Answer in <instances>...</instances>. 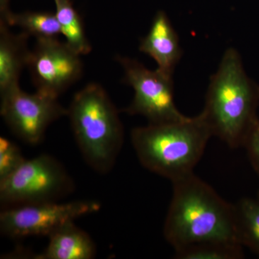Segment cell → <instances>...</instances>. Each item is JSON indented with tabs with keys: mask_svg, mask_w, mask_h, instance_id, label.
<instances>
[{
	"mask_svg": "<svg viewBox=\"0 0 259 259\" xmlns=\"http://www.w3.org/2000/svg\"><path fill=\"white\" fill-rule=\"evenodd\" d=\"M172 185L163 235L175 250L209 242L242 245L235 204L224 200L194 174Z\"/></svg>",
	"mask_w": 259,
	"mask_h": 259,
	"instance_id": "obj_1",
	"label": "cell"
},
{
	"mask_svg": "<svg viewBox=\"0 0 259 259\" xmlns=\"http://www.w3.org/2000/svg\"><path fill=\"white\" fill-rule=\"evenodd\" d=\"M259 85L248 77L239 53L230 48L210 77L202 112L212 136L229 147H243L258 119Z\"/></svg>",
	"mask_w": 259,
	"mask_h": 259,
	"instance_id": "obj_2",
	"label": "cell"
},
{
	"mask_svg": "<svg viewBox=\"0 0 259 259\" xmlns=\"http://www.w3.org/2000/svg\"><path fill=\"white\" fill-rule=\"evenodd\" d=\"M211 137L201 113L179 122L135 127L131 134L141 165L171 183L193 175Z\"/></svg>",
	"mask_w": 259,
	"mask_h": 259,
	"instance_id": "obj_3",
	"label": "cell"
},
{
	"mask_svg": "<svg viewBox=\"0 0 259 259\" xmlns=\"http://www.w3.org/2000/svg\"><path fill=\"white\" fill-rule=\"evenodd\" d=\"M67 116L85 161L99 173L111 170L123 144L124 131L106 91L98 83H89L74 95Z\"/></svg>",
	"mask_w": 259,
	"mask_h": 259,
	"instance_id": "obj_4",
	"label": "cell"
},
{
	"mask_svg": "<svg viewBox=\"0 0 259 259\" xmlns=\"http://www.w3.org/2000/svg\"><path fill=\"white\" fill-rule=\"evenodd\" d=\"M72 181L55 158L40 155L25 160L0 181V201L8 207L54 201L71 190Z\"/></svg>",
	"mask_w": 259,
	"mask_h": 259,
	"instance_id": "obj_5",
	"label": "cell"
},
{
	"mask_svg": "<svg viewBox=\"0 0 259 259\" xmlns=\"http://www.w3.org/2000/svg\"><path fill=\"white\" fill-rule=\"evenodd\" d=\"M124 71V81L132 87L134 97L125 112L146 117L149 124L179 122L187 119L177 109L174 99L172 76L159 69H148L129 58L117 57Z\"/></svg>",
	"mask_w": 259,
	"mask_h": 259,
	"instance_id": "obj_6",
	"label": "cell"
},
{
	"mask_svg": "<svg viewBox=\"0 0 259 259\" xmlns=\"http://www.w3.org/2000/svg\"><path fill=\"white\" fill-rule=\"evenodd\" d=\"M95 201L56 203L54 201L13 206L0 214V231L13 238L49 236L70 221L100 210Z\"/></svg>",
	"mask_w": 259,
	"mask_h": 259,
	"instance_id": "obj_7",
	"label": "cell"
},
{
	"mask_svg": "<svg viewBox=\"0 0 259 259\" xmlns=\"http://www.w3.org/2000/svg\"><path fill=\"white\" fill-rule=\"evenodd\" d=\"M1 115L10 130L29 144H39L54 121L67 116L58 98L25 93L17 87L1 95Z\"/></svg>",
	"mask_w": 259,
	"mask_h": 259,
	"instance_id": "obj_8",
	"label": "cell"
},
{
	"mask_svg": "<svg viewBox=\"0 0 259 259\" xmlns=\"http://www.w3.org/2000/svg\"><path fill=\"white\" fill-rule=\"evenodd\" d=\"M27 67L36 92L58 98L81 78V56L58 38L39 39L30 51Z\"/></svg>",
	"mask_w": 259,
	"mask_h": 259,
	"instance_id": "obj_9",
	"label": "cell"
},
{
	"mask_svg": "<svg viewBox=\"0 0 259 259\" xmlns=\"http://www.w3.org/2000/svg\"><path fill=\"white\" fill-rule=\"evenodd\" d=\"M139 50L157 63L158 69L173 75L182 56L178 35L166 13L158 11L153 18L147 35L143 37Z\"/></svg>",
	"mask_w": 259,
	"mask_h": 259,
	"instance_id": "obj_10",
	"label": "cell"
},
{
	"mask_svg": "<svg viewBox=\"0 0 259 259\" xmlns=\"http://www.w3.org/2000/svg\"><path fill=\"white\" fill-rule=\"evenodd\" d=\"M9 28L0 22V95L20 86L19 79L30 53L28 35L23 32L13 34Z\"/></svg>",
	"mask_w": 259,
	"mask_h": 259,
	"instance_id": "obj_11",
	"label": "cell"
},
{
	"mask_svg": "<svg viewBox=\"0 0 259 259\" xmlns=\"http://www.w3.org/2000/svg\"><path fill=\"white\" fill-rule=\"evenodd\" d=\"M49 237L47 248L35 258L91 259L96 253V246L92 238L74 221L62 225Z\"/></svg>",
	"mask_w": 259,
	"mask_h": 259,
	"instance_id": "obj_12",
	"label": "cell"
},
{
	"mask_svg": "<svg viewBox=\"0 0 259 259\" xmlns=\"http://www.w3.org/2000/svg\"><path fill=\"white\" fill-rule=\"evenodd\" d=\"M56 5V18L60 25L61 35L72 50L80 56L91 52L92 47L89 41L82 20L75 10L70 0H54Z\"/></svg>",
	"mask_w": 259,
	"mask_h": 259,
	"instance_id": "obj_13",
	"label": "cell"
},
{
	"mask_svg": "<svg viewBox=\"0 0 259 259\" xmlns=\"http://www.w3.org/2000/svg\"><path fill=\"white\" fill-rule=\"evenodd\" d=\"M4 22L9 26H17L29 37L39 39L58 38L61 28L55 13L49 12H25L10 13Z\"/></svg>",
	"mask_w": 259,
	"mask_h": 259,
	"instance_id": "obj_14",
	"label": "cell"
},
{
	"mask_svg": "<svg viewBox=\"0 0 259 259\" xmlns=\"http://www.w3.org/2000/svg\"><path fill=\"white\" fill-rule=\"evenodd\" d=\"M235 207L240 241L259 256V200L245 197Z\"/></svg>",
	"mask_w": 259,
	"mask_h": 259,
	"instance_id": "obj_15",
	"label": "cell"
},
{
	"mask_svg": "<svg viewBox=\"0 0 259 259\" xmlns=\"http://www.w3.org/2000/svg\"><path fill=\"white\" fill-rule=\"evenodd\" d=\"M243 245L238 243H199L175 250L179 259H239L243 258Z\"/></svg>",
	"mask_w": 259,
	"mask_h": 259,
	"instance_id": "obj_16",
	"label": "cell"
},
{
	"mask_svg": "<svg viewBox=\"0 0 259 259\" xmlns=\"http://www.w3.org/2000/svg\"><path fill=\"white\" fill-rule=\"evenodd\" d=\"M25 160L16 144L6 138H0V181L12 175Z\"/></svg>",
	"mask_w": 259,
	"mask_h": 259,
	"instance_id": "obj_17",
	"label": "cell"
},
{
	"mask_svg": "<svg viewBox=\"0 0 259 259\" xmlns=\"http://www.w3.org/2000/svg\"><path fill=\"white\" fill-rule=\"evenodd\" d=\"M243 147L246 148L252 166L259 175V120L250 130Z\"/></svg>",
	"mask_w": 259,
	"mask_h": 259,
	"instance_id": "obj_18",
	"label": "cell"
},
{
	"mask_svg": "<svg viewBox=\"0 0 259 259\" xmlns=\"http://www.w3.org/2000/svg\"><path fill=\"white\" fill-rule=\"evenodd\" d=\"M258 199L259 200V193H258Z\"/></svg>",
	"mask_w": 259,
	"mask_h": 259,
	"instance_id": "obj_19",
	"label": "cell"
}]
</instances>
